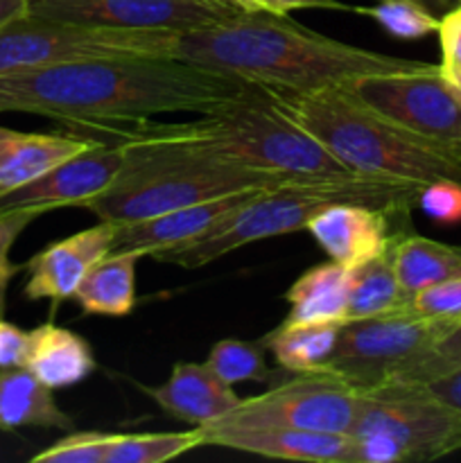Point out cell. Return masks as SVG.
<instances>
[{
  "label": "cell",
  "mask_w": 461,
  "mask_h": 463,
  "mask_svg": "<svg viewBox=\"0 0 461 463\" xmlns=\"http://www.w3.org/2000/svg\"><path fill=\"white\" fill-rule=\"evenodd\" d=\"M30 353V333L0 317V369L25 366Z\"/></svg>",
  "instance_id": "e575fe53"
},
{
  "label": "cell",
  "mask_w": 461,
  "mask_h": 463,
  "mask_svg": "<svg viewBox=\"0 0 461 463\" xmlns=\"http://www.w3.org/2000/svg\"><path fill=\"white\" fill-rule=\"evenodd\" d=\"M342 324L316 321V324H280L260 339L269 348L278 366L289 373H315L333 357L339 342Z\"/></svg>",
  "instance_id": "d4e9b609"
},
{
  "label": "cell",
  "mask_w": 461,
  "mask_h": 463,
  "mask_svg": "<svg viewBox=\"0 0 461 463\" xmlns=\"http://www.w3.org/2000/svg\"><path fill=\"white\" fill-rule=\"evenodd\" d=\"M434 355H437L438 366L443 371L452 369V366H461V324L455 326L441 342L434 348Z\"/></svg>",
  "instance_id": "74e56055"
},
{
  "label": "cell",
  "mask_w": 461,
  "mask_h": 463,
  "mask_svg": "<svg viewBox=\"0 0 461 463\" xmlns=\"http://www.w3.org/2000/svg\"><path fill=\"white\" fill-rule=\"evenodd\" d=\"M393 242H396V238H393ZM393 242L378 258L351 269L346 321L407 310L409 301L402 294L396 269H393Z\"/></svg>",
  "instance_id": "484cf974"
},
{
  "label": "cell",
  "mask_w": 461,
  "mask_h": 463,
  "mask_svg": "<svg viewBox=\"0 0 461 463\" xmlns=\"http://www.w3.org/2000/svg\"><path fill=\"white\" fill-rule=\"evenodd\" d=\"M351 437H382L405 461H434L461 450V420L420 383H387L357 392Z\"/></svg>",
  "instance_id": "9c48e42d"
},
{
  "label": "cell",
  "mask_w": 461,
  "mask_h": 463,
  "mask_svg": "<svg viewBox=\"0 0 461 463\" xmlns=\"http://www.w3.org/2000/svg\"><path fill=\"white\" fill-rule=\"evenodd\" d=\"M39 215L41 213L34 211V208H9V211H0V317H5V310H7L9 283L21 271V267L14 265L12 258H9V251H12L18 235Z\"/></svg>",
  "instance_id": "1f68e13d"
},
{
  "label": "cell",
  "mask_w": 461,
  "mask_h": 463,
  "mask_svg": "<svg viewBox=\"0 0 461 463\" xmlns=\"http://www.w3.org/2000/svg\"><path fill=\"white\" fill-rule=\"evenodd\" d=\"M420 384H425V389L434 398H438L443 405L450 407L461 420V366H452V369L443 371V373L434 375Z\"/></svg>",
  "instance_id": "d590c367"
},
{
  "label": "cell",
  "mask_w": 461,
  "mask_h": 463,
  "mask_svg": "<svg viewBox=\"0 0 461 463\" xmlns=\"http://www.w3.org/2000/svg\"><path fill=\"white\" fill-rule=\"evenodd\" d=\"M414 3L423 5L425 9H429L432 14H437L438 18L446 16L447 12H452L455 7H459V0H414Z\"/></svg>",
  "instance_id": "ab89813d"
},
{
  "label": "cell",
  "mask_w": 461,
  "mask_h": 463,
  "mask_svg": "<svg viewBox=\"0 0 461 463\" xmlns=\"http://www.w3.org/2000/svg\"><path fill=\"white\" fill-rule=\"evenodd\" d=\"M419 208L437 224H461V184L441 179L423 185L419 194Z\"/></svg>",
  "instance_id": "d6a6232c"
},
{
  "label": "cell",
  "mask_w": 461,
  "mask_h": 463,
  "mask_svg": "<svg viewBox=\"0 0 461 463\" xmlns=\"http://www.w3.org/2000/svg\"><path fill=\"white\" fill-rule=\"evenodd\" d=\"M240 12L229 0H30L27 9L50 21L172 34L203 30Z\"/></svg>",
  "instance_id": "7c38bea8"
},
{
  "label": "cell",
  "mask_w": 461,
  "mask_h": 463,
  "mask_svg": "<svg viewBox=\"0 0 461 463\" xmlns=\"http://www.w3.org/2000/svg\"><path fill=\"white\" fill-rule=\"evenodd\" d=\"M176 57L251 86L289 90L328 89L362 75L425 66L328 39L271 12H240L217 25L179 34Z\"/></svg>",
  "instance_id": "7a4b0ae2"
},
{
  "label": "cell",
  "mask_w": 461,
  "mask_h": 463,
  "mask_svg": "<svg viewBox=\"0 0 461 463\" xmlns=\"http://www.w3.org/2000/svg\"><path fill=\"white\" fill-rule=\"evenodd\" d=\"M229 3L238 5L244 12H262V0H229Z\"/></svg>",
  "instance_id": "60d3db41"
},
{
  "label": "cell",
  "mask_w": 461,
  "mask_h": 463,
  "mask_svg": "<svg viewBox=\"0 0 461 463\" xmlns=\"http://www.w3.org/2000/svg\"><path fill=\"white\" fill-rule=\"evenodd\" d=\"M158 127L185 147L289 181L360 179L306 127L285 116L251 84L230 104L203 113L202 120Z\"/></svg>",
  "instance_id": "5b68a950"
},
{
  "label": "cell",
  "mask_w": 461,
  "mask_h": 463,
  "mask_svg": "<svg viewBox=\"0 0 461 463\" xmlns=\"http://www.w3.org/2000/svg\"><path fill=\"white\" fill-rule=\"evenodd\" d=\"M98 131L125 145V165L116 184L86 206L99 220L113 224L147 220L240 190L289 184L278 175L185 147L152 122Z\"/></svg>",
  "instance_id": "3957f363"
},
{
  "label": "cell",
  "mask_w": 461,
  "mask_h": 463,
  "mask_svg": "<svg viewBox=\"0 0 461 463\" xmlns=\"http://www.w3.org/2000/svg\"><path fill=\"white\" fill-rule=\"evenodd\" d=\"M21 428L71 432L75 420L57 405L52 389L36 380L25 366L0 369V430L14 432Z\"/></svg>",
  "instance_id": "44dd1931"
},
{
  "label": "cell",
  "mask_w": 461,
  "mask_h": 463,
  "mask_svg": "<svg viewBox=\"0 0 461 463\" xmlns=\"http://www.w3.org/2000/svg\"><path fill=\"white\" fill-rule=\"evenodd\" d=\"M203 446L202 430L185 432L113 434L104 463H163Z\"/></svg>",
  "instance_id": "4316f807"
},
{
  "label": "cell",
  "mask_w": 461,
  "mask_h": 463,
  "mask_svg": "<svg viewBox=\"0 0 461 463\" xmlns=\"http://www.w3.org/2000/svg\"><path fill=\"white\" fill-rule=\"evenodd\" d=\"M258 89L355 175L419 185L441 179L461 184L459 154L371 111L342 86L316 90Z\"/></svg>",
  "instance_id": "277c9868"
},
{
  "label": "cell",
  "mask_w": 461,
  "mask_h": 463,
  "mask_svg": "<svg viewBox=\"0 0 461 463\" xmlns=\"http://www.w3.org/2000/svg\"><path fill=\"white\" fill-rule=\"evenodd\" d=\"M407 310L423 319L461 324V276L441 280L416 292L407 303Z\"/></svg>",
  "instance_id": "4dcf8cb0"
},
{
  "label": "cell",
  "mask_w": 461,
  "mask_h": 463,
  "mask_svg": "<svg viewBox=\"0 0 461 463\" xmlns=\"http://www.w3.org/2000/svg\"><path fill=\"white\" fill-rule=\"evenodd\" d=\"M113 434L108 432H72L59 439L43 452L32 457V463H104Z\"/></svg>",
  "instance_id": "f546056e"
},
{
  "label": "cell",
  "mask_w": 461,
  "mask_h": 463,
  "mask_svg": "<svg viewBox=\"0 0 461 463\" xmlns=\"http://www.w3.org/2000/svg\"><path fill=\"white\" fill-rule=\"evenodd\" d=\"M420 190L423 185L419 184L378 176H360L351 181H289L260 190L251 202L226 217L203 238L183 247L158 251L152 258L181 269H199L244 244L307 229V222L328 203L362 202L389 213H409L411 206H419Z\"/></svg>",
  "instance_id": "8992f818"
},
{
  "label": "cell",
  "mask_w": 461,
  "mask_h": 463,
  "mask_svg": "<svg viewBox=\"0 0 461 463\" xmlns=\"http://www.w3.org/2000/svg\"><path fill=\"white\" fill-rule=\"evenodd\" d=\"M247 81L181 57L81 59L0 75V113L108 129L158 113H212L238 99Z\"/></svg>",
  "instance_id": "6da1fadb"
},
{
  "label": "cell",
  "mask_w": 461,
  "mask_h": 463,
  "mask_svg": "<svg viewBox=\"0 0 461 463\" xmlns=\"http://www.w3.org/2000/svg\"><path fill=\"white\" fill-rule=\"evenodd\" d=\"M306 231H310L330 260L346 269L378 258L396 238L389 226V211L362 202L328 203L307 222Z\"/></svg>",
  "instance_id": "2e32d148"
},
{
  "label": "cell",
  "mask_w": 461,
  "mask_h": 463,
  "mask_svg": "<svg viewBox=\"0 0 461 463\" xmlns=\"http://www.w3.org/2000/svg\"><path fill=\"white\" fill-rule=\"evenodd\" d=\"M292 9H337V12L355 14V7L339 3V0H262V12L287 16Z\"/></svg>",
  "instance_id": "8d00e7d4"
},
{
  "label": "cell",
  "mask_w": 461,
  "mask_h": 463,
  "mask_svg": "<svg viewBox=\"0 0 461 463\" xmlns=\"http://www.w3.org/2000/svg\"><path fill=\"white\" fill-rule=\"evenodd\" d=\"M357 392L325 371L294 373L292 380L253 398H242L217 425L235 428H292L307 432L351 434Z\"/></svg>",
  "instance_id": "8fae6325"
},
{
  "label": "cell",
  "mask_w": 461,
  "mask_h": 463,
  "mask_svg": "<svg viewBox=\"0 0 461 463\" xmlns=\"http://www.w3.org/2000/svg\"><path fill=\"white\" fill-rule=\"evenodd\" d=\"M351 269L330 260L303 271L292 288L285 292L289 315L285 324H316L337 321L346 324Z\"/></svg>",
  "instance_id": "7402d4cb"
},
{
  "label": "cell",
  "mask_w": 461,
  "mask_h": 463,
  "mask_svg": "<svg viewBox=\"0 0 461 463\" xmlns=\"http://www.w3.org/2000/svg\"><path fill=\"white\" fill-rule=\"evenodd\" d=\"M30 9V0H0V25L25 16Z\"/></svg>",
  "instance_id": "f35d334b"
},
{
  "label": "cell",
  "mask_w": 461,
  "mask_h": 463,
  "mask_svg": "<svg viewBox=\"0 0 461 463\" xmlns=\"http://www.w3.org/2000/svg\"><path fill=\"white\" fill-rule=\"evenodd\" d=\"M455 326L423 319L409 310L346 321L333 357L321 371L337 375L355 392L387 383H416L437 344Z\"/></svg>",
  "instance_id": "52a82bcc"
},
{
  "label": "cell",
  "mask_w": 461,
  "mask_h": 463,
  "mask_svg": "<svg viewBox=\"0 0 461 463\" xmlns=\"http://www.w3.org/2000/svg\"><path fill=\"white\" fill-rule=\"evenodd\" d=\"M452 89H455V93L459 95V99H461V81H456V84H452Z\"/></svg>",
  "instance_id": "b9f144b4"
},
{
  "label": "cell",
  "mask_w": 461,
  "mask_h": 463,
  "mask_svg": "<svg viewBox=\"0 0 461 463\" xmlns=\"http://www.w3.org/2000/svg\"><path fill=\"white\" fill-rule=\"evenodd\" d=\"M459 3H461V0H459Z\"/></svg>",
  "instance_id": "7bdbcfd3"
},
{
  "label": "cell",
  "mask_w": 461,
  "mask_h": 463,
  "mask_svg": "<svg viewBox=\"0 0 461 463\" xmlns=\"http://www.w3.org/2000/svg\"><path fill=\"white\" fill-rule=\"evenodd\" d=\"M438 36H441L443 45L441 71L450 84H456L461 81V21L455 9L441 18Z\"/></svg>",
  "instance_id": "836d02e7"
},
{
  "label": "cell",
  "mask_w": 461,
  "mask_h": 463,
  "mask_svg": "<svg viewBox=\"0 0 461 463\" xmlns=\"http://www.w3.org/2000/svg\"><path fill=\"white\" fill-rule=\"evenodd\" d=\"M167 416L188 425H208L242 402L206 362H181L172 366L170 378L158 387H140Z\"/></svg>",
  "instance_id": "ac0fdd59"
},
{
  "label": "cell",
  "mask_w": 461,
  "mask_h": 463,
  "mask_svg": "<svg viewBox=\"0 0 461 463\" xmlns=\"http://www.w3.org/2000/svg\"><path fill=\"white\" fill-rule=\"evenodd\" d=\"M203 446L229 448L269 459L351 463L353 437L333 432H307L292 428H235V425H197Z\"/></svg>",
  "instance_id": "e0dca14e"
},
{
  "label": "cell",
  "mask_w": 461,
  "mask_h": 463,
  "mask_svg": "<svg viewBox=\"0 0 461 463\" xmlns=\"http://www.w3.org/2000/svg\"><path fill=\"white\" fill-rule=\"evenodd\" d=\"M355 14L369 16L396 39L414 41L438 34L441 18L414 0H378L373 7H355Z\"/></svg>",
  "instance_id": "f1b7e54d"
},
{
  "label": "cell",
  "mask_w": 461,
  "mask_h": 463,
  "mask_svg": "<svg viewBox=\"0 0 461 463\" xmlns=\"http://www.w3.org/2000/svg\"><path fill=\"white\" fill-rule=\"evenodd\" d=\"M122 165H125V145L122 140L107 136L86 152L75 154L68 161L54 165L32 184L3 194L0 211L34 208L39 213H48L63 206L86 208L116 184Z\"/></svg>",
  "instance_id": "4fadbf2b"
},
{
  "label": "cell",
  "mask_w": 461,
  "mask_h": 463,
  "mask_svg": "<svg viewBox=\"0 0 461 463\" xmlns=\"http://www.w3.org/2000/svg\"><path fill=\"white\" fill-rule=\"evenodd\" d=\"M260 190L265 188L240 190V193L211 199V202L174 208V211L161 213V215L147 217V220L118 224L116 238H113L108 253L136 251L140 256H154V253L165 251V249L183 247V244L194 242V240L211 233L226 217L251 202Z\"/></svg>",
  "instance_id": "5bb4252c"
},
{
  "label": "cell",
  "mask_w": 461,
  "mask_h": 463,
  "mask_svg": "<svg viewBox=\"0 0 461 463\" xmlns=\"http://www.w3.org/2000/svg\"><path fill=\"white\" fill-rule=\"evenodd\" d=\"M179 34L80 25L25 14L0 25V75L81 59L165 54L176 57Z\"/></svg>",
  "instance_id": "ba28073f"
},
{
  "label": "cell",
  "mask_w": 461,
  "mask_h": 463,
  "mask_svg": "<svg viewBox=\"0 0 461 463\" xmlns=\"http://www.w3.org/2000/svg\"><path fill=\"white\" fill-rule=\"evenodd\" d=\"M116 229L118 224L113 222L99 220L98 226L48 244L25 262L27 283L23 288V297L27 301L50 298L54 303L72 298L90 267L111 251Z\"/></svg>",
  "instance_id": "9a60e30c"
},
{
  "label": "cell",
  "mask_w": 461,
  "mask_h": 463,
  "mask_svg": "<svg viewBox=\"0 0 461 463\" xmlns=\"http://www.w3.org/2000/svg\"><path fill=\"white\" fill-rule=\"evenodd\" d=\"M25 369L54 392L90 378L98 369V362L93 348L81 335L54 324H43L30 330Z\"/></svg>",
  "instance_id": "ffe728a7"
},
{
  "label": "cell",
  "mask_w": 461,
  "mask_h": 463,
  "mask_svg": "<svg viewBox=\"0 0 461 463\" xmlns=\"http://www.w3.org/2000/svg\"><path fill=\"white\" fill-rule=\"evenodd\" d=\"M342 89L371 111L461 156V99L437 63L362 75Z\"/></svg>",
  "instance_id": "30bf717a"
},
{
  "label": "cell",
  "mask_w": 461,
  "mask_h": 463,
  "mask_svg": "<svg viewBox=\"0 0 461 463\" xmlns=\"http://www.w3.org/2000/svg\"><path fill=\"white\" fill-rule=\"evenodd\" d=\"M140 253H107L95 262L71 301L84 315L127 317L136 307V265Z\"/></svg>",
  "instance_id": "603a6c76"
},
{
  "label": "cell",
  "mask_w": 461,
  "mask_h": 463,
  "mask_svg": "<svg viewBox=\"0 0 461 463\" xmlns=\"http://www.w3.org/2000/svg\"><path fill=\"white\" fill-rule=\"evenodd\" d=\"M393 269L409 301L416 292L461 276V247L414 233H398L393 242Z\"/></svg>",
  "instance_id": "cb8c5ba5"
},
{
  "label": "cell",
  "mask_w": 461,
  "mask_h": 463,
  "mask_svg": "<svg viewBox=\"0 0 461 463\" xmlns=\"http://www.w3.org/2000/svg\"><path fill=\"white\" fill-rule=\"evenodd\" d=\"M98 143L95 136L27 134L0 127V197Z\"/></svg>",
  "instance_id": "d6986e66"
},
{
  "label": "cell",
  "mask_w": 461,
  "mask_h": 463,
  "mask_svg": "<svg viewBox=\"0 0 461 463\" xmlns=\"http://www.w3.org/2000/svg\"><path fill=\"white\" fill-rule=\"evenodd\" d=\"M206 364L226 384L238 383H269L271 369L265 362V344L242 342V339H221L211 348Z\"/></svg>",
  "instance_id": "83f0119b"
}]
</instances>
